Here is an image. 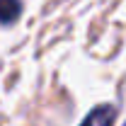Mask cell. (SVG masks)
Returning a JSON list of instances; mask_svg holds the SVG:
<instances>
[{
  "label": "cell",
  "instance_id": "1",
  "mask_svg": "<svg viewBox=\"0 0 126 126\" xmlns=\"http://www.w3.org/2000/svg\"><path fill=\"white\" fill-rule=\"evenodd\" d=\"M114 121H116V107L114 104H99L85 116V121L80 126H114Z\"/></svg>",
  "mask_w": 126,
  "mask_h": 126
},
{
  "label": "cell",
  "instance_id": "2",
  "mask_svg": "<svg viewBox=\"0 0 126 126\" xmlns=\"http://www.w3.org/2000/svg\"><path fill=\"white\" fill-rule=\"evenodd\" d=\"M22 15L19 0H0V24H12Z\"/></svg>",
  "mask_w": 126,
  "mask_h": 126
},
{
  "label": "cell",
  "instance_id": "3",
  "mask_svg": "<svg viewBox=\"0 0 126 126\" xmlns=\"http://www.w3.org/2000/svg\"><path fill=\"white\" fill-rule=\"evenodd\" d=\"M124 126H126V124H124Z\"/></svg>",
  "mask_w": 126,
  "mask_h": 126
}]
</instances>
